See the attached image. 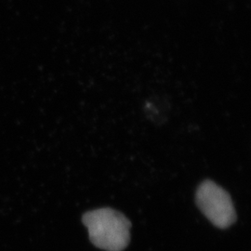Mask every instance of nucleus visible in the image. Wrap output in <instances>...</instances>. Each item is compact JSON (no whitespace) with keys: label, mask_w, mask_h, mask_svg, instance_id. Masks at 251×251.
<instances>
[{"label":"nucleus","mask_w":251,"mask_h":251,"mask_svg":"<svg viewBox=\"0 0 251 251\" xmlns=\"http://www.w3.org/2000/svg\"><path fill=\"white\" fill-rule=\"evenodd\" d=\"M196 201L203 214L218 228L226 229L236 220L230 195L211 180H205L199 185Z\"/></svg>","instance_id":"nucleus-2"},{"label":"nucleus","mask_w":251,"mask_h":251,"mask_svg":"<svg viewBox=\"0 0 251 251\" xmlns=\"http://www.w3.org/2000/svg\"><path fill=\"white\" fill-rule=\"evenodd\" d=\"M82 222L88 228L90 241L100 250L123 251L130 241L129 220L113 208L88 211L82 217Z\"/></svg>","instance_id":"nucleus-1"}]
</instances>
